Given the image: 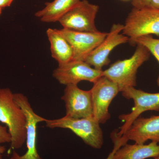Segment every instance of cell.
Instances as JSON below:
<instances>
[{
  "instance_id": "1",
  "label": "cell",
  "mask_w": 159,
  "mask_h": 159,
  "mask_svg": "<svg viewBox=\"0 0 159 159\" xmlns=\"http://www.w3.org/2000/svg\"><path fill=\"white\" fill-rule=\"evenodd\" d=\"M9 88H0V122L6 124L11 137V148H21L27 137L26 118Z\"/></svg>"
},
{
  "instance_id": "2",
  "label": "cell",
  "mask_w": 159,
  "mask_h": 159,
  "mask_svg": "<svg viewBox=\"0 0 159 159\" xmlns=\"http://www.w3.org/2000/svg\"><path fill=\"white\" fill-rule=\"evenodd\" d=\"M137 45L131 57L116 61L102 72L103 76L118 84L120 92L125 88L136 86L138 69L150 57L151 53L147 48L140 44Z\"/></svg>"
},
{
  "instance_id": "3",
  "label": "cell",
  "mask_w": 159,
  "mask_h": 159,
  "mask_svg": "<svg viewBox=\"0 0 159 159\" xmlns=\"http://www.w3.org/2000/svg\"><path fill=\"white\" fill-rule=\"evenodd\" d=\"M45 122L48 128L70 129L92 148L100 149L103 145V133L100 123L94 117L74 119L65 116L58 119H46Z\"/></svg>"
},
{
  "instance_id": "4",
  "label": "cell",
  "mask_w": 159,
  "mask_h": 159,
  "mask_svg": "<svg viewBox=\"0 0 159 159\" xmlns=\"http://www.w3.org/2000/svg\"><path fill=\"white\" fill-rule=\"evenodd\" d=\"M122 95L126 99L134 100V106L129 114H122L119 119L124 122L119 131L114 132L117 138H120L125 133L134 121L144 112L148 111H159V93H151L134 87H129L122 89Z\"/></svg>"
},
{
  "instance_id": "5",
  "label": "cell",
  "mask_w": 159,
  "mask_h": 159,
  "mask_svg": "<svg viewBox=\"0 0 159 159\" xmlns=\"http://www.w3.org/2000/svg\"><path fill=\"white\" fill-rule=\"evenodd\" d=\"M123 34L132 42L141 36L159 35V10L138 9L134 8L123 25Z\"/></svg>"
},
{
  "instance_id": "6",
  "label": "cell",
  "mask_w": 159,
  "mask_h": 159,
  "mask_svg": "<svg viewBox=\"0 0 159 159\" xmlns=\"http://www.w3.org/2000/svg\"><path fill=\"white\" fill-rule=\"evenodd\" d=\"M99 6L87 0H80L76 6L63 16L58 22L63 29L79 32L98 31L95 19Z\"/></svg>"
},
{
  "instance_id": "7",
  "label": "cell",
  "mask_w": 159,
  "mask_h": 159,
  "mask_svg": "<svg viewBox=\"0 0 159 159\" xmlns=\"http://www.w3.org/2000/svg\"><path fill=\"white\" fill-rule=\"evenodd\" d=\"M15 102L22 110L26 118V145L27 150L20 156L13 150L10 159H43L38 152L36 147L37 125L38 123L45 122L46 119L34 112L28 97L21 93L13 94Z\"/></svg>"
},
{
  "instance_id": "8",
  "label": "cell",
  "mask_w": 159,
  "mask_h": 159,
  "mask_svg": "<svg viewBox=\"0 0 159 159\" xmlns=\"http://www.w3.org/2000/svg\"><path fill=\"white\" fill-rule=\"evenodd\" d=\"M91 91L94 118L100 124H104L110 119L109 107L120 92L119 86L102 75L93 83Z\"/></svg>"
},
{
  "instance_id": "9",
  "label": "cell",
  "mask_w": 159,
  "mask_h": 159,
  "mask_svg": "<svg viewBox=\"0 0 159 159\" xmlns=\"http://www.w3.org/2000/svg\"><path fill=\"white\" fill-rule=\"evenodd\" d=\"M102 70L92 68L85 61H72L58 66L53 71L52 76L63 85L77 84L82 81L95 82L102 76Z\"/></svg>"
},
{
  "instance_id": "10",
  "label": "cell",
  "mask_w": 159,
  "mask_h": 159,
  "mask_svg": "<svg viewBox=\"0 0 159 159\" xmlns=\"http://www.w3.org/2000/svg\"><path fill=\"white\" fill-rule=\"evenodd\" d=\"M61 99L64 101L66 116L74 119L93 117L91 90L80 89L77 84L66 85Z\"/></svg>"
},
{
  "instance_id": "11",
  "label": "cell",
  "mask_w": 159,
  "mask_h": 159,
  "mask_svg": "<svg viewBox=\"0 0 159 159\" xmlns=\"http://www.w3.org/2000/svg\"><path fill=\"white\" fill-rule=\"evenodd\" d=\"M124 25L114 24L105 39L89 54L86 58V62L98 70H102L103 66L110 62L109 54L116 47L129 42V38L123 34H120Z\"/></svg>"
},
{
  "instance_id": "12",
  "label": "cell",
  "mask_w": 159,
  "mask_h": 159,
  "mask_svg": "<svg viewBox=\"0 0 159 159\" xmlns=\"http://www.w3.org/2000/svg\"><path fill=\"white\" fill-rule=\"evenodd\" d=\"M72 47L73 61H84L94 49L104 40L108 33L79 32L64 29L60 30ZM72 60V61H73Z\"/></svg>"
},
{
  "instance_id": "13",
  "label": "cell",
  "mask_w": 159,
  "mask_h": 159,
  "mask_svg": "<svg viewBox=\"0 0 159 159\" xmlns=\"http://www.w3.org/2000/svg\"><path fill=\"white\" fill-rule=\"evenodd\" d=\"M118 139L123 145L129 140L139 144H144L151 140L159 144V116L149 118L139 117L125 133Z\"/></svg>"
},
{
  "instance_id": "14",
  "label": "cell",
  "mask_w": 159,
  "mask_h": 159,
  "mask_svg": "<svg viewBox=\"0 0 159 159\" xmlns=\"http://www.w3.org/2000/svg\"><path fill=\"white\" fill-rule=\"evenodd\" d=\"M50 45L51 56L62 66L73 60V52L68 41L60 30L49 28L46 31Z\"/></svg>"
},
{
  "instance_id": "15",
  "label": "cell",
  "mask_w": 159,
  "mask_h": 159,
  "mask_svg": "<svg viewBox=\"0 0 159 159\" xmlns=\"http://www.w3.org/2000/svg\"><path fill=\"white\" fill-rule=\"evenodd\" d=\"M80 0H54L45 3L43 9L34 14L41 21L52 23L58 21L61 18L80 2Z\"/></svg>"
},
{
  "instance_id": "16",
  "label": "cell",
  "mask_w": 159,
  "mask_h": 159,
  "mask_svg": "<svg viewBox=\"0 0 159 159\" xmlns=\"http://www.w3.org/2000/svg\"><path fill=\"white\" fill-rule=\"evenodd\" d=\"M159 154V145L152 142L148 145L126 144L116 152L113 159H145L155 158Z\"/></svg>"
},
{
  "instance_id": "17",
  "label": "cell",
  "mask_w": 159,
  "mask_h": 159,
  "mask_svg": "<svg viewBox=\"0 0 159 159\" xmlns=\"http://www.w3.org/2000/svg\"><path fill=\"white\" fill-rule=\"evenodd\" d=\"M130 44H140L145 46L159 63V39L153 38L151 35H144L134 40ZM157 84L159 87V76L157 80Z\"/></svg>"
},
{
  "instance_id": "18",
  "label": "cell",
  "mask_w": 159,
  "mask_h": 159,
  "mask_svg": "<svg viewBox=\"0 0 159 159\" xmlns=\"http://www.w3.org/2000/svg\"><path fill=\"white\" fill-rule=\"evenodd\" d=\"M131 4L135 9L159 10V0H132Z\"/></svg>"
},
{
  "instance_id": "19",
  "label": "cell",
  "mask_w": 159,
  "mask_h": 159,
  "mask_svg": "<svg viewBox=\"0 0 159 159\" xmlns=\"http://www.w3.org/2000/svg\"><path fill=\"white\" fill-rule=\"evenodd\" d=\"M11 137L6 126L0 125V146L4 143H11Z\"/></svg>"
},
{
  "instance_id": "20",
  "label": "cell",
  "mask_w": 159,
  "mask_h": 159,
  "mask_svg": "<svg viewBox=\"0 0 159 159\" xmlns=\"http://www.w3.org/2000/svg\"><path fill=\"white\" fill-rule=\"evenodd\" d=\"M114 148L112 151L109 154L108 156L107 157V158L106 159H113V157L115 152L118 150L119 148L121 147V145L119 144V142H114Z\"/></svg>"
},
{
  "instance_id": "21",
  "label": "cell",
  "mask_w": 159,
  "mask_h": 159,
  "mask_svg": "<svg viewBox=\"0 0 159 159\" xmlns=\"http://www.w3.org/2000/svg\"><path fill=\"white\" fill-rule=\"evenodd\" d=\"M14 0H0V8L3 9L11 6Z\"/></svg>"
},
{
  "instance_id": "22",
  "label": "cell",
  "mask_w": 159,
  "mask_h": 159,
  "mask_svg": "<svg viewBox=\"0 0 159 159\" xmlns=\"http://www.w3.org/2000/svg\"><path fill=\"white\" fill-rule=\"evenodd\" d=\"M6 150V148L5 146H2V145L0 146V154H2L3 153H4V152H5Z\"/></svg>"
},
{
  "instance_id": "23",
  "label": "cell",
  "mask_w": 159,
  "mask_h": 159,
  "mask_svg": "<svg viewBox=\"0 0 159 159\" xmlns=\"http://www.w3.org/2000/svg\"><path fill=\"white\" fill-rule=\"evenodd\" d=\"M154 159H159V154L157 156L154 158Z\"/></svg>"
},
{
  "instance_id": "24",
  "label": "cell",
  "mask_w": 159,
  "mask_h": 159,
  "mask_svg": "<svg viewBox=\"0 0 159 159\" xmlns=\"http://www.w3.org/2000/svg\"><path fill=\"white\" fill-rule=\"evenodd\" d=\"M2 9L0 8V16H1V14H2Z\"/></svg>"
},
{
  "instance_id": "25",
  "label": "cell",
  "mask_w": 159,
  "mask_h": 159,
  "mask_svg": "<svg viewBox=\"0 0 159 159\" xmlns=\"http://www.w3.org/2000/svg\"><path fill=\"white\" fill-rule=\"evenodd\" d=\"M0 159H3L2 154H0Z\"/></svg>"
},
{
  "instance_id": "26",
  "label": "cell",
  "mask_w": 159,
  "mask_h": 159,
  "mask_svg": "<svg viewBox=\"0 0 159 159\" xmlns=\"http://www.w3.org/2000/svg\"><path fill=\"white\" fill-rule=\"evenodd\" d=\"M122 1H130V0H122ZM132 1V0H131Z\"/></svg>"
}]
</instances>
